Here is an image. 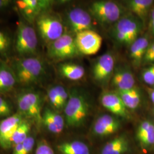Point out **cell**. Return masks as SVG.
<instances>
[{"mask_svg":"<svg viewBox=\"0 0 154 154\" xmlns=\"http://www.w3.org/2000/svg\"><path fill=\"white\" fill-rule=\"evenodd\" d=\"M50 114L53 118V121L55 123V125L57 127L58 131L60 133L62 131L63 128H64V123H65V121L63 118V117L58 114V113L55 112L53 111V110L49 109Z\"/></svg>","mask_w":154,"mask_h":154,"instance_id":"cell-32","label":"cell"},{"mask_svg":"<svg viewBox=\"0 0 154 154\" xmlns=\"http://www.w3.org/2000/svg\"><path fill=\"white\" fill-rule=\"evenodd\" d=\"M143 81L149 85H154V65L146 69L142 73Z\"/></svg>","mask_w":154,"mask_h":154,"instance_id":"cell-31","label":"cell"},{"mask_svg":"<svg viewBox=\"0 0 154 154\" xmlns=\"http://www.w3.org/2000/svg\"><path fill=\"white\" fill-rule=\"evenodd\" d=\"M67 21L70 30L75 34L93 28L91 14L79 8H73L69 11Z\"/></svg>","mask_w":154,"mask_h":154,"instance_id":"cell-11","label":"cell"},{"mask_svg":"<svg viewBox=\"0 0 154 154\" xmlns=\"http://www.w3.org/2000/svg\"><path fill=\"white\" fill-rule=\"evenodd\" d=\"M38 39L34 29L25 22L19 23L17 28L15 48L21 56H30L35 54Z\"/></svg>","mask_w":154,"mask_h":154,"instance_id":"cell-4","label":"cell"},{"mask_svg":"<svg viewBox=\"0 0 154 154\" xmlns=\"http://www.w3.org/2000/svg\"><path fill=\"white\" fill-rule=\"evenodd\" d=\"M89 105L85 97L73 91L69 94L65 107L66 124L68 126H81L86 121L89 112Z\"/></svg>","mask_w":154,"mask_h":154,"instance_id":"cell-3","label":"cell"},{"mask_svg":"<svg viewBox=\"0 0 154 154\" xmlns=\"http://www.w3.org/2000/svg\"><path fill=\"white\" fill-rule=\"evenodd\" d=\"M17 80L13 69L5 62H0V93L10 91L16 86Z\"/></svg>","mask_w":154,"mask_h":154,"instance_id":"cell-17","label":"cell"},{"mask_svg":"<svg viewBox=\"0 0 154 154\" xmlns=\"http://www.w3.org/2000/svg\"><path fill=\"white\" fill-rule=\"evenodd\" d=\"M153 2L152 0H130L127 1V4L131 12L143 20Z\"/></svg>","mask_w":154,"mask_h":154,"instance_id":"cell-24","label":"cell"},{"mask_svg":"<svg viewBox=\"0 0 154 154\" xmlns=\"http://www.w3.org/2000/svg\"><path fill=\"white\" fill-rule=\"evenodd\" d=\"M11 39L8 34L0 30V56L4 55L9 49Z\"/></svg>","mask_w":154,"mask_h":154,"instance_id":"cell-27","label":"cell"},{"mask_svg":"<svg viewBox=\"0 0 154 154\" xmlns=\"http://www.w3.org/2000/svg\"><path fill=\"white\" fill-rule=\"evenodd\" d=\"M17 6L29 21H33L37 17L42 15L44 11L50 8L52 1L49 0H18Z\"/></svg>","mask_w":154,"mask_h":154,"instance_id":"cell-13","label":"cell"},{"mask_svg":"<svg viewBox=\"0 0 154 154\" xmlns=\"http://www.w3.org/2000/svg\"><path fill=\"white\" fill-rule=\"evenodd\" d=\"M11 1L8 0H0V10L4 9L11 4Z\"/></svg>","mask_w":154,"mask_h":154,"instance_id":"cell-36","label":"cell"},{"mask_svg":"<svg viewBox=\"0 0 154 154\" xmlns=\"http://www.w3.org/2000/svg\"><path fill=\"white\" fill-rule=\"evenodd\" d=\"M144 60L146 62H154V43L149 46L144 56Z\"/></svg>","mask_w":154,"mask_h":154,"instance_id":"cell-35","label":"cell"},{"mask_svg":"<svg viewBox=\"0 0 154 154\" xmlns=\"http://www.w3.org/2000/svg\"><path fill=\"white\" fill-rule=\"evenodd\" d=\"M150 97L152 102L154 103V90H151L150 92Z\"/></svg>","mask_w":154,"mask_h":154,"instance_id":"cell-37","label":"cell"},{"mask_svg":"<svg viewBox=\"0 0 154 154\" xmlns=\"http://www.w3.org/2000/svg\"><path fill=\"white\" fill-rule=\"evenodd\" d=\"M42 122L48 130L54 134H59L60 132L55 125V123L50 114L49 109H46L42 114Z\"/></svg>","mask_w":154,"mask_h":154,"instance_id":"cell-26","label":"cell"},{"mask_svg":"<svg viewBox=\"0 0 154 154\" xmlns=\"http://www.w3.org/2000/svg\"><path fill=\"white\" fill-rule=\"evenodd\" d=\"M115 68V59L110 53L100 56L95 63L93 75L95 81L100 83L108 82L111 79Z\"/></svg>","mask_w":154,"mask_h":154,"instance_id":"cell-10","label":"cell"},{"mask_svg":"<svg viewBox=\"0 0 154 154\" xmlns=\"http://www.w3.org/2000/svg\"><path fill=\"white\" fill-rule=\"evenodd\" d=\"M17 102L18 109L23 115L38 123L42 122L41 98L38 93L34 91L21 93L18 96Z\"/></svg>","mask_w":154,"mask_h":154,"instance_id":"cell-7","label":"cell"},{"mask_svg":"<svg viewBox=\"0 0 154 154\" xmlns=\"http://www.w3.org/2000/svg\"><path fill=\"white\" fill-rule=\"evenodd\" d=\"M35 154H54V152L48 143L42 141L38 144Z\"/></svg>","mask_w":154,"mask_h":154,"instance_id":"cell-34","label":"cell"},{"mask_svg":"<svg viewBox=\"0 0 154 154\" xmlns=\"http://www.w3.org/2000/svg\"><path fill=\"white\" fill-rule=\"evenodd\" d=\"M12 69L15 73L17 82L24 85L37 82L45 72L43 62L33 57L17 60L14 62Z\"/></svg>","mask_w":154,"mask_h":154,"instance_id":"cell-1","label":"cell"},{"mask_svg":"<svg viewBox=\"0 0 154 154\" xmlns=\"http://www.w3.org/2000/svg\"><path fill=\"white\" fill-rule=\"evenodd\" d=\"M12 114V108L9 103L0 96V118H6Z\"/></svg>","mask_w":154,"mask_h":154,"instance_id":"cell-28","label":"cell"},{"mask_svg":"<svg viewBox=\"0 0 154 154\" xmlns=\"http://www.w3.org/2000/svg\"><path fill=\"white\" fill-rule=\"evenodd\" d=\"M149 46V40L146 37L138 38L130 46V56L136 65H138L144 58Z\"/></svg>","mask_w":154,"mask_h":154,"instance_id":"cell-19","label":"cell"},{"mask_svg":"<svg viewBox=\"0 0 154 154\" xmlns=\"http://www.w3.org/2000/svg\"><path fill=\"white\" fill-rule=\"evenodd\" d=\"M129 149V142L125 136L114 138L106 143L101 154H125Z\"/></svg>","mask_w":154,"mask_h":154,"instance_id":"cell-18","label":"cell"},{"mask_svg":"<svg viewBox=\"0 0 154 154\" xmlns=\"http://www.w3.org/2000/svg\"><path fill=\"white\" fill-rule=\"evenodd\" d=\"M79 53L75 37L69 33H64L61 37L51 42L48 51L50 58L57 60L72 58Z\"/></svg>","mask_w":154,"mask_h":154,"instance_id":"cell-6","label":"cell"},{"mask_svg":"<svg viewBox=\"0 0 154 154\" xmlns=\"http://www.w3.org/2000/svg\"><path fill=\"white\" fill-rule=\"evenodd\" d=\"M34 145V139L32 137H28L22 143V148L20 154H29L32 150Z\"/></svg>","mask_w":154,"mask_h":154,"instance_id":"cell-33","label":"cell"},{"mask_svg":"<svg viewBox=\"0 0 154 154\" xmlns=\"http://www.w3.org/2000/svg\"><path fill=\"white\" fill-rule=\"evenodd\" d=\"M57 148L62 154H90L88 146L80 141L61 143Z\"/></svg>","mask_w":154,"mask_h":154,"instance_id":"cell-23","label":"cell"},{"mask_svg":"<svg viewBox=\"0 0 154 154\" xmlns=\"http://www.w3.org/2000/svg\"><path fill=\"white\" fill-rule=\"evenodd\" d=\"M37 26L41 37L50 44L64 34V27L60 20L50 14H42L39 16Z\"/></svg>","mask_w":154,"mask_h":154,"instance_id":"cell-8","label":"cell"},{"mask_svg":"<svg viewBox=\"0 0 154 154\" xmlns=\"http://www.w3.org/2000/svg\"><path fill=\"white\" fill-rule=\"evenodd\" d=\"M30 130V124L23 120L22 123L17 128L11 139L12 145H16L22 143L28 138Z\"/></svg>","mask_w":154,"mask_h":154,"instance_id":"cell-25","label":"cell"},{"mask_svg":"<svg viewBox=\"0 0 154 154\" xmlns=\"http://www.w3.org/2000/svg\"><path fill=\"white\" fill-rule=\"evenodd\" d=\"M23 121L21 114H15L0 122V146L2 149L11 147L13 134Z\"/></svg>","mask_w":154,"mask_h":154,"instance_id":"cell-12","label":"cell"},{"mask_svg":"<svg viewBox=\"0 0 154 154\" xmlns=\"http://www.w3.org/2000/svg\"><path fill=\"white\" fill-rule=\"evenodd\" d=\"M137 137L143 146L154 144V125L149 121L143 122L138 127Z\"/></svg>","mask_w":154,"mask_h":154,"instance_id":"cell-21","label":"cell"},{"mask_svg":"<svg viewBox=\"0 0 154 154\" xmlns=\"http://www.w3.org/2000/svg\"><path fill=\"white\" fill-rule=\"evenodd\" d=\"M89 11L100 23H115L122 17L121 7L111 1H98L91 4Z\"/></svg>","mask_w":154,"mask_h":154,"instance_id":"cell-5","label":"cell"},{"mask_svg":"<svg viewBox=\"0 0 154 154\" xmlns=\"http://www.w3.org/2000/svg\"><path fill=\"white\" fill-rule=\"evenodd\" d=\"M151 27L154 33V18L151 19Z\"/></svg>","mask_w":154,"mask_h":154,"instance_id":"cell-38","label":"cell"},{"mask_svg":"<svg viewBox=\"0 0 154 154\" xmlns=\"http://www.w3.org/2000/svg\"><path fill=\"white\" fill-rule=\"evenodd\" d=\"M111 80L112 85L116 88V90H125L135 87L134 75L131 70L126 67L116 68Z\"/></svg>","mask_w":154,"mask_h":154,"instance_id":"cell-16","label":"cell"},{"mask_svg":"<svg viewBox=\"0 0 154 154\" xmlns=\"http://www.w3.org/2000/svg\"><path fill=\"white\" fill-rule=\"evenodd\" d=\"M48 97L50 103L57 109H62L61 106V102L59 99L58 95L56 91L55 87H52L50 88L48 91Z\"/></svg>","mask_w":154,"mask_h":154,"instance_id":"cell-29","label":"cell"},{"mask_svg":"<svg viewBox=\"0 0 154 154\" xmlns=\"http://www.w3.org/2000/svg\"><path fill=\"white\" fill-rule=\"evenodd\" d=\"M121 126V122L117 118L105 114L100 116L94 123L93 132L97 136L106 137L117 132Z\"/></svg>","mask_w":154,"mask_h":154,"instance_id":"cell-14","label":"cell"},{"mask_svg":"<svg viewBox=\"0 0 154 154\" xmlns=\"http://www.w3.org/2000/svg\"><path fill=\"white\" fill-rule=\"evenodd\" d=\"M59 71L61 75L71 81H78L85 75L83 67L79 65L70 63H65L59 66Z\"/></svg>","mask_w":154,"mask_h":154,"instance_id":"cell-22","label":"cell"},{"mask_svg":"<svg viewBox=\"0 0 154 154\" xmlns=\"http://www.w3.org/2000/svg\"><path fill=\"white\" fill-rule=\"evenodd\" d=\"M75 44L79 53L85 55L96 54L102 46V38L98 33L88 30L75 34Z\"/></svg>","mask_w":154,"mask_h":154,"instance_id":"cell-9","label":"cell"},{"mask_svg":"<svg viewBox=\"0 0 154 154\" xmlns=\"http://www.w3.org/2000/svg\"><path fill=\"white\" fill-rule=\"evenodd\" d=\"M116 93L120 97L128 109L135 110L140 104V93L135 87L125 90H116Z\"/></svg>","mask_w":154,"mask_h":154,"instance_id":"cell-20","label":"cell"},{"mask_svg":"<svg viewBox=\"0 0 154 154\" xmlns=\"http://www.w3.org/2000/svg\"><path fill=\"white\" fill-rule=\"evenodd\" d=\"M142 24L138 18L131 14H127L114 23L112 35L119 44L131 46L138 38Z\"/></svg>","mask_w":154,"mask_h":154,"instance_id":"cell-2","label":"cell"},{"mask_svg":"<svg viewBox=\"0 0 154 154\" xmlns=\"http://www.w3.org/2000/svg\"><path fill=\"white\" fill-rule=\"evenodd\" d=\"M55 90L57 93V94L58 95L59 99L61 102V106L62 108H65L66 103L68 101L69 95L68 93L67 92L66 89L63 86H60V85H57L55 86Z\"/></svg>","mask_w":154,"mask_h":154,"instance_id":"cell-30","label":"cell"},{"mask_svg":"<svg viewBox=\"0 0 154 154\" xmlns=\"http://www.w3.org/2000/svg\"><path fill=\"white\" fill-rule=\"evenodd\" d=\"M101 103L106 109L114 115L128 118V109L116 92H105L101 96Z\"/></svg>","mask_w":154,"mask_h":154,"instance_id":"cell-15","label":"cell"}]
</instances>
